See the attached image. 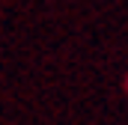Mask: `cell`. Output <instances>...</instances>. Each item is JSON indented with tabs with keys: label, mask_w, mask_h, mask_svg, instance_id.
<instances>
[{
	"label": "cell",
	"mask_w": 128,
	"mask_h": 125,
	"mask_svg": "<svg viewBox=\"0 0 128 125\" xmlns=\"http://www.w3.org/2000/svg\"><path fill=\"white\" fill-rule=\"evenodd\" d=\"M125 92H128V80H125Z\"/></svg>",
	"instance_id": "cell-1"
}]
</instances>
